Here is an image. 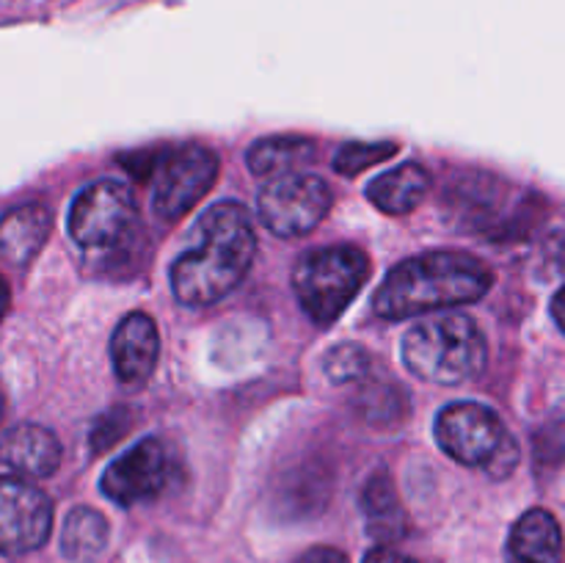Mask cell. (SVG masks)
Returning <instances> with one entry per match:
<instances>
[{
    "label": "cell",
    "instance_id": "obj_1",
    "mask_svg": "<svg viewBox=\"0 0 565 563\" xmlns=\"http://www.w3.org/2000/svg\"><path fill=\"white\" fill-rule=\"evenodd\" d=\"M257 254V235L241 202H218L193 226L191 248L171 265V290L185 307H210L230 296Z\"/></svg>",
    "mask_w": 565,
    "mask_h": 563
},
{
    "label": "cell",
    "instance_id": "obj_2",
    "mask_svg": "<svg viewBox=\"0 0 565 563\" xmlns=\"http://www.w3.org/2000/svg\"><path fill=\"white\" fill-rule=\"evenodd\" d=\"M489 265L467 252H425L403 259L375 290L373 309L386 320H406L436 309L472 304L491 290Z\"/></svg>",
    "mask_w": 565,
    "mask_h": 563
},
{
    "label": "cell",
    "instance_id": "obj_3",
    "mask_svg": "<svg viewBox=\"0 0 565 563\" xmlns=\"http://www.w3.org/2000/svg\"><path fill=\"white\" fill-rule=\"evenodd\" d=\"M403 362L430 384H463L480 375L489 359L483 331L469 315L425 318L403 337Z\"/></svg>",
    "mask_w": 565,
    "mask_h": 563
},
{
    "label": "cell",
    "instance_id": "obj_4",
    "mask_svg": "<svg viewBox=\"0 0 565 563\" xmlns=\"http://www.w3.org/2000/svg\"><path fill=\"white\" fill-rule=\"evenodd\" d=\"M370 279V257L359 246H323L292 268V290L318 326H331Z\"/></svg>",
    "mask_w": 565,
    "mask_h": 563
},
{
    "label": "cell",
    "instance_id": "obj_5",
    "mask_svg": "<svg viewBox=\"0 0 565 563\" xmlns=\"http://www.w3.org/2000/svg\"><path fill=\"white\" fill-rule=\"evenodd\" d=\"M436 442L458 464L489 469L516 439L489 406L458 401L436 417Z\"/></svg>",
    "mask_w": 565,
    "mask_h": 563
},
{
    "label": "cell",
    "instance_id": "obj_6",
    "mask_svg": "<svg viewBox=\"0 0 565 563\" xmlns=\"http://www.w3.org/2000/svg\"><path fill=\"white\" fill-rule=\"evenodd\" d=\"M138 208L130 188L97 180L83 188L70 208V235L83 248H114L132 235Z\"/></svg>",
    "mask_w": 565,
    "mask_h": 563
},
{
    "label": "cell",
    "instance_id": "obj_7",
    "mask_svg": "<svg viewBox=\"0 0 565 563\" xmlns=\"http://www.w3.org/2000/svg\"><path fill=\"white\" fill-rule=\"evenodd\" d=\"M218 155L199 144L169 149L154 169L152 210L163 221H177L191 213L204 193L218 180Z\"/></svg>",
    "mask_w": 565,
    "mask_h": 563
},
{
    "label": "cell",
    "instance_id": "obj_8",
    "mask_svg": "<svg viewBox=\"0 0 565 563\" xmlns=\"http://www.w3.org/2000/svg\"><path fill=\"white\" fill-rule=\"evenodd\" d=\"M331 188L318 174L296 171V174L274 177L259 191V219L274 235L298 237L312 232L331 210Z\"/></svg>",
    "mask_w": 565,
    "mask_h": 563
},
{
    "label": "cell",
    "instance_id": "obj_9",
    "mask_svg": "<svg viewBox=\"0 0 565 563\" xmlns=\"http://www.w3.org/2000/svg\"><path fill=\"white\" fill-rule=\"evenodd\" d=\"M171 484V461L163 442L154 436L136 442L127 453H121L103 472V495L116 506H136V502L154 500Z\"/></svg>",
    "mask_w": 565,
    "mask_h": 563
},
{
    "label": "cell",
    "instance_id": "obj_10",
    "mask_svg": "<svg viewBox=\"0 0 565 563\" xmlns=\"http://www.w3.org/2000/svg\"><path fill=\"white\" fill-rule=\"evenodd\" d=\"M53 502L28 480L3 478L0 486V544L6 555H25L50 539Z\"/></svg>",
    "mask_w": 565,
    "mask_h": 563
},
{
    "label": "cell",
    "instance_id": "obj_11",
    "mask_svg": "<svg viewBox=\"0 0 565 563\" xmlns=\"http://www.w3.org/2000/svg\"><path fill=\"white\" fill-rule=\"evenodd\" d=\"M160 337L158 326L147 312H130L121 318L110 337V362H114L116 379L125 386H141L152 379L158 364Z\"/></svg>",
    "mask_w": 565,
    "mask_h": 563
},
{
    "label": "cell",
    "instance_id": "obj_12",
    "mask_svg": "<svg viewBox=\"0 0 565 563\" xmlns=\"http://www.w3.org/2000/svg\"><path fill=\"white\" fill-rule=\"evenodd\" d=\"M0 458H3V478H50L61 464V445L50 428L20 423L6 431Z\"/></svg>",
    "mask_w": 565,
    "mask_h": 563
},
{
    "label": "cell",
    "instance_id": "obj_13",
    "mask_svg": "<svg viewBox=\"0 0 565 563\" xmlns=\"http://www.w3.org/2000/svg\"><path fill=\"white\" fill-rule=\"evenodd\" d=\"M508 563H563V530L546 508H533L513 524Z\"/></svg>",
    "mask_w": 565,
    "mask_h": 563
},
{
    "label": "cell",
    "instance_id": "obj_14",
    "mask_svg": "<svg viewBox=\"0 0 565 563\" xmlns=\"http://www.w3.org/2000/svg\"><path fill=\"white\" fill-rule=\"evenodd\" d=\"M430 171L419 163H401L397 169L384 171L367 185V196L381 213L408 215L419 208L430 193Z\"/></svg>",
    "mask_w": 565,
    "mask_h": 563
},
{
    "label": "cell",
    "instance_id": "obj_15",
    "mask_svg": "<svg viewBox=\"0 0 565 563\" xmlns=\"http://www.w3.org/2000/svg\"><path fill=\"white\" fill-rule=\"evenodd\" d=\"M362 511L364 519H367V533L375 541H381V544H392V541H401L406 535V508H403L395 484H392L386 469H379L375 475H370V480L364 484Z\"/></svg>",
    "mask_w": 565,
    "mask_h": 563
},
{
    "label": "cell",
    "instance_id": "obj_16",
    "mask_svg": "<svg viewBox=\"0 0 565 563\" xmlns=\"http://www.w3.org/2000/svg\"><path fill=\"white\" fill-rule=\"evenodd\" d=\"M50 235V213L42 204H22L6 213L0 226V252L14 268L31 263Z\"/></svg>",
    "mask_w": 565,
    "mask_h": 563
},
{
    "label": "cell",
    "instance_id": "obj_17",
    "mask_svg": "<svg viewBox=\"0 0 565 563\" xmlns=\"http://www.w3.org/2000/svg\"><path fill=\"white\" fill-rule=\"evenodd\" d=\"M318 160V144L303 136H270L259 138L248 147L246 163L257 177H285L296 174L303 166Z\"/></svg>",
    "mask_w": 565,
    "mask_h": 563
},
{
    "label": "cell",
    "instance_id": "obj_18",
    "mask_svg": "<svg viewBox=\"0 0 565 563\" xmlns=\"http://www.w3.org/2000/svg\"><path fill=\"white\" fill-rule=\"evenodd\" d=\"M108 519L97 508L77 506L64 519L61 552L70 563H94L108 546Z\"/></svg>",
    "mask_w": 565,
    "mask_h": 563
},
{
    "label": "cell",
    "instance_id": "obj_19",
    "mask_svg": "<svg viewBox=\"0 0 565 563\" xmlns=\"http://www.w3.org/2000/svg\"><path fill=\"white\" fill-rule=\"evenodd\" d=\"M397 152L395 141H348L334 155V169L342 177H356L367 171L370 166L384 163Z\"/></svg>",
    "mask_w": 565,
    "mask_h": 563
},
{
    "label": "cell",
    "instance_id": "obj_20",
    "mask_svg": "<svg viewBox=\"0 0 565 563\" xmlns=\"http://www.w3.org/2000/svg\"><path fill=\"white\" fill-rule=\"evenodd\" d=\"M323 370L334 384H348L367 375L370 353L356 342H340L323 357Z\"/></svg>",
    "mask_w": 565,
    "mask_h": 563
},
{
    "label": "cell",
    "instance_id": "obj_21",
    "mask_svg": "<svg viewBox=\"0 0 565 563\" xmlns=\"http://www.w3.org/2000/svg\"><path fill=\"white\" fill-rule=\"evenodd\" d=\"M132 423H136V419H132V412L127 406H116L110 408V412L99 414V417L94 419L92 431H88V447H92L94 456L110 450V447L132 428Z\"/></svg>",
    "mask_w": 565,
    "mask_h": 563
},
{
    "label": "cell",
    "instance_id": "obj_22",
    "mask_svg": "<svg viewBox=\"0 0 565 563\" xmlns=\"http://www.w3.org/2000/svg\"><path fill=\"white\" fill-rule=\"evenodd\" d=\"M362 412L364 417L375 425L397 423V419L406 414V395H403L401 386H373V390H367V395H364Z\"/></svg>",
    "mask_w": 565,
    "mask_h": 563
},
{
    "label": "cell",
    "instance_id": "obj_23",
    "mask_svg": "<svg viewBox=\"0 0 565 563\" xmlns=\"http://www.w3.org/2000/svg\"><path fill=\"white\" fill-rule=\"evenodd\" d=\"M296 563H348V557L345 552L334 550V546H312Z\"/></svg>",
    "mask_w": 565,
    "mask_h": 563
},
{
    "label": "cell",
    "instance_id": "obj_24",
    "mask_svg": "<svg viewBox=\"0 0 565 563\" xmlns=\"http://www.w3.org/2000/svg\"><path fill=\"white\" fill-rule=\"evenodd\" d=\"M364 563H417V561L408 555H403V552L392 550V546L381 544V546H373V550L364 555Z\"/></svg>",
    "mask_w": 565,
    "mask_h": 563
},
{
    "label": "cell",
    "instance_id": "obj_25",
    "mask_svg": "<svg viewBox=\"0 0 565 563\" xmlns=\"http://www.w3.org/2000/svg\"><path fill=\"white\" fill-rule=\"evenodd\" d=\"M552 318H555V323L561 326V331L565 334V287H561L557 296L552 298Z\"/></svg>",
    "mask_w": 565,
    "mask_h": 563
}]
</instances>
